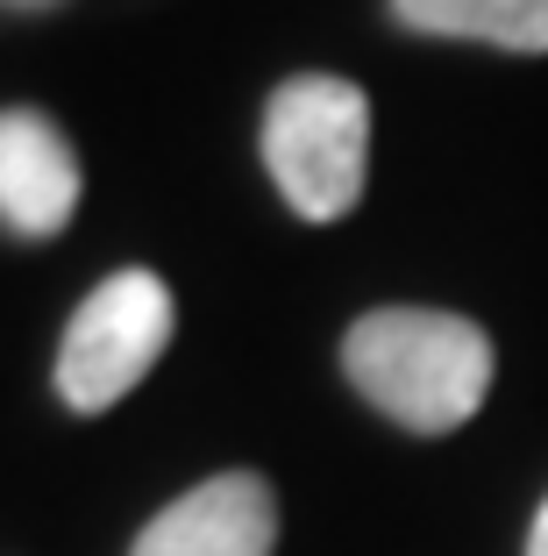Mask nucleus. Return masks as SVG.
Instances as JSON below:
<instances>
[{"instance_id": "0eeeda50", "label": "nucleus", "mask_w": 548, "mask_h": 556, "mask_svg": "<svg viewBox=\"0 0 548 556\" xmlns=\"http://www.w3.org/2000/svg\"><path fill=\"white\" fill-rule=\"evenodd\" d=\"M527 556H548V500H541V514H534V528H527Z\"/></svg>"}, {"instance_id": "20e7f679", "label": "nucleus", "mask_w": 548, "mask_h": 556, "mask_svg": "<svg viewBox=\"0 0 548 556\" xmlns=\"http://www.w3.org/2000/svg\"><path fill=\"white\" fill-rule=\"evenodd\" d=\"M278 500L257 471H221L157 514L136 535V556H271Z\"/></svg>"}, {"instance_id": "7ed1b4c3", "label": "nucleus", "mask_w": 548, "mask_h": 556, "mask_svg": "<svg viewBox=\"0 0 548 556\" xmlns=\"http://www.w3.org/2000/svg\"><path fill=\"white\" fill-rule=\"evenodd\" d=\"M171 321H178V307H171V286L157 271L100 278L93 293H86V307L72 314L65 350H58V393H65V407L100 414L129 386H143V371L171 343Z\"/></svg>"}, {"instance_id": "f03ea898", "label": "nucleus", "mask_w": 548, "mask_h": 556, "mask_svg": "<svg viewBox=\"0 0 548 556\" xmlns=\"http://www.w3.org/2000/svg\"><path fill=\"white\" fill-rule=\"evenodd\" d=\"M264 164L300 222H342L371 172V100L335 72H300L264 108Z\"/></svg>"}, {"instance_id": "39448f33", "label": "nucleus", "mask_w": 548, "mask_h": 556, "mask_svg": "<svg viewBox=\"0 0 548 556\" xmlns=\"http://www.w3.org/2000/svg\"><path fill=\"white\" fill-rule=\"evenodd\" d=\"M79 207V157L36 108L0 122V214L15 236H58Z\"/></svg>"}, {"instance_id": "6e6552de", "label": "nucleus", "mask_w": 548, "mask_h": 556, "mask_svg": "<svg viewBox=\"0 0 548 556\" xmlns=\"http://www.w3.org/2000/svg\"><path fill=\"white\" fill-rule=\"evenodd\" d=\"M15 8H43V0H15Z\"/></svg>"}, {"instance_id": "f257e3e1", "label": "nucleus", "mask_w": 548, "mask_h": 556, "mask_svg": "<svg viewBox=\"0 0 548 556\" xmlns=\"http://www.w3.org/2000/svg\"><path fill=\"white\" fill-rule=\"evenodd\" d=\"M342 371L378 414L413 435H449L492 393V336L463 314L435 307H378L349 328Z\"/></svg>"}, {"instance_id": "423d86ee", "label": "nucleus", "mask_w": 548, "mask_h": 556, "mask_svg": "<svg viewBox=\"0 0 548 556\" xmlns=\"http://www.w3.org/2000/svg\"><path fill=\"white\" fill-rule=\"evenodd\" d=\"M392 22L413 36H456L520 58L548 50V0H392Z\"/></svg>"}]
</instances>
